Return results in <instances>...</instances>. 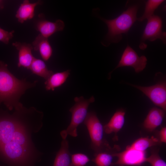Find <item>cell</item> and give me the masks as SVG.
Listing matches in <instances>:
<instances>
[{"label": "cell", "instance_id": "11", "mask_svg": "<svg viewBox=\"0 0 166 166\" xmlns=\"http://www.w3.org/2000/svg\"><path fill=\"white\" fill-rule=\"evenodd\" d=\"M12 45L18 51V67H23L29 69L35 57L32 53L33 49L32 45L30 44L17 42H13Z\"/></svg>", "mask_w": 166, "mask_h": 166}, {"label": "cell", "instance_id": "6", "mask_svg": "<svg viewBox=\"0 0 166 166\" xmlns=\"http://www.w3.org/2000/svg\"><path fill=\"white\" fill-rule=\"evenodd\" d=\"M147 20V24L140 39L139 48L143 50L146 49L147 45L145 42L147 40L153 42L159 39L165 45L166 33L162 30V18L160 16L154 14Z\"/></svg>", "mask_w": 166, "mask_h": 166}, {"label": "cell", "instance_id": "16", "mask_svg": "<svg viewBox=\"0 0 166 166\" xmlns=\"http://www.w3.org/2000/svg\"><path fill=\"white\" fill-rule=\"evenodd\" d=\"M72 154L69 150V144L66 139H62L61 146L57 152L53 166H70Z\"/></svg>", "mask_w": 166, "mask_h": 166}, {"label": "cell", "instance_id": "9", "mask_svg": "<svg viewBox=\"0 0 166 166\" xmlns=\"http://www.w3.org/2000/svg\"><path fill=\"white\" fill-rule=\"evenodd\" d=\"M113 157H116L117 161L112 165L139 166L145 162V152L134 149L126 148L120 152L113 153Z\"/></svg>", "mask_w": 166, "mask_h": 166}, {"label": "cell", "instance_id": "1", "mask_svg": "<svg viewBox=\"0 0 166 166\" xmlns=\"http://www.w3.org/2000/svg\"><path fill=\"white\" fill-rule=\"evenodd\" d=\"M43 113L23 105L0 115V155L13 166H27L40 153L32 136L42 128Z\"/></svg>", "mask_w": 166, "mask_h": 166}, {"label": "cell", "instance_id": "14", "mask_svg": "<svg viewBox=\"0 0 166 166\" xmlns=\"http://www.w3.org/2000/svg\"><path fill=\"white\" fill-rule=\"evenodd\" d=\"M32 45L34 50L39 52L44 61H48L51 57L53 53V49L48 38L39 34L33 42Z\"/></svg>", "mask_w": 166, "mask_h": 166}, {"label": "cell", "instance_id": "24", "mask_svg": "<svg viewBox=\"0 0 166 166\" xmlns=\"http://www.w3.org/2000/svg\"><path fill=\"white\" fill-rule=\"evenodd\" d=\"M14 32V30L8 32L0 27V41L6 44H8L13 37Z\"/></svg>", "mask_w": 166, "mask_h": 166}, {"label": "cell", "instance_id": "8", "mask_svg": "<svg viewBox=\"0 0 166 166\" xmlns=\"http://www.w3.org/2000/svg\"><path fill=\"white\" fill-rule=\"evenodd\" d=\"M147 61L145 56L139 57L134 50L128 45L124 50L118 64L113 70L120 67L131 66L134 68L136 73H139L145 68Z\"/></svg>", "mask_w": 166, "mask_h": 166}, {"label": "cell", "instance_id": "26", "mask_svg": "<svg viewBox=\"0 0 166 166\" xmlns=\"http://www.w3.org/2000/svg\"><path fill=\"white\" fill-rule=\"evenodd\" d=\"M4 3L2 0H0V9H2L4 8Z\"/></svg>", "mask_w": 166, "mask_h": 166}, {"label": "cell", "instance_id": "13", "mask_svg": "<svg viewBox=\"0 0 166 166\" xmlns=\"http://www.w3.org/2000/svg\"><path fill=\"white\" fill-rule=\"evenodd\" d=\"M42 3L43 2L40 0L32 3H30L29 0H24L19 6L15 15L18 22L23 23L25 21L32 19L34 15L36 7Z\"/></svg>", "mask_w": 166, "mask_h": 166}, {"label": "cell", "instance_id": "4", "mask_svg": "<svg viewBox=\"0 0 166 166\" xmlns=\"http://www.w3.org/2000/svg\"><path fill=\"white\" fill-rule=\"evenodd\" d=\"M74 100L75 104L69 110L72 114L70 123L65 130L60 133L62 139H66L68 135L74 137L77 136V128L84 121L88 113V107L95 101V99L93 96L88 99L81 96L75 97Z\"/></svg>", "mask_w": 166, "mask_h": 166}, {"label": "cell", "instance_id": "12", "mask_svg": "<svg viewBox=\"0 0 166 166\" xmlns=\"http://www.w3.org/2000/svg\"><path fill=\"white\" fill-rule=\"evenodd\" d=\"M165 111L156 107L151 109L144 122V127L149 132L153 131L162 123L164 117Z\"/></svg>", "mask_w": 166, "mask_h": 166}, {"label": "cell", "instance_id": "20", "mask_svg": "<svg viewBox=\"0 0 166 166\" xmlns=\"http://www.w3.org/2000/svg\"><path fill=\"white\" fill-rule=\"evenodd\" d=\"M111 151H104L94 154L92 161L96 166H110L112 165L113 156Z\"/></svg>", "mask_w": 166, "mask_h": 166}, {"label": "cell", "instance_id": "10", "mask_svg": "<svg viewBox=\"0 0 166 166\" xmlns=\"http://www.w3.org/2000/svg\"><path fill=\"white\" fill-rule=\"evenodd\" d=\"M39 17L40 19L36 24V28L43 36L48 38L55 33L63 30L65 25L62 20L57 19L55 22H52L46 20L43 14H40Z\"/></svg>", "mask_w": 166, "mask_h": 166}, {"label": "cell", "instance_id": "19", "mask_svg": "<svg viewBox=\"0 0 166 166\" xmlns=\"http://www.w3.org/2000/svg\"><path fill=\"white\" fill-rule=\"evenodd\" d=\"M160 143V142L159 140L153 136L151 137H141L136 140L131 145L128 146L126 148L144 152L148 148L157 145Z\"/></svg>", "mask_w": 166, "mask_h": 166}, {"label": "cell", "instance_id": "2", "mask_svg": "<svg viewBox=\"0 0 166 166\" xmlns=\"http://www.w3.org/2000/svg\"><path fill=\"white\" fill-rule=\"evenodd\" d=\"M7 65L0 61V104L3 103L10 111L18 109L23 105L19 102L21 96L28 89L33 88L38 82L20 80L10 73Z\"/></svg>", "mask_w": 166, "mask_h": 166}, {"label": "cell", "instance_id": "27", "mask_svg": "<svg viewBox=\"0 0 166 166\" xmlns=\"http://www.w3.org/2000/svg\"><path fill=\"white\" fill-rule=\"evenodd\" d=\"M120 166H124L123 165H120Z\"/></svg>", "mask_w": 166, "mask_h": 166}, {"label": "cell", "instance_id": "17", "mask_svg": "<svg viewBox=\"0 0 166 166\" xmlns=\"http://www.w3.org/2000/svg\"><path fill=\"white\" fill-rule=\"evenodd\" d=\"M71 70L53 73L45 82V89L47 91H54L55 89L62 85L70 74Z\"/></svg>", "mask_w": 166, "mask_h": 166}, {"label": "cell", "instance_id": "15", "mask_svg": "<svg viewBox=\"0 0 166 166\" xmlns=\"http://www.w3.org/2000/svg\"><path fill=\"white\" fill-rule=\"evenodd\" d=\"M125 115V112L123 110L116 111L109 122L103 126L104 131L107 134L114 132L116 136L124 125Z\"/></svg>", "mask_w": 166, "mask_h": 166}, {"label": "cell", "instance_id": "25", "mask_svg": "<svg viewBox=\"0 0 166 166\" xmlns=\"http://www.w3.org/2000/svg\"><path fill=\"white\" fill-rule=\"evenodd\" d=\"M159 141L160 143H166V128L162 127L159 132Z\"/></svg>", "mask_w": 166, "mask_h": 166}, {"label": "cell", "instance_id": "7", "mask_svg": "<svg viewBox=\"0 0 166 166\" xmlns=\"http://www.w3.org/2000/svg\"><path fill=\"white\" fill-rule=\"evenodd\" d=\"M129 85L142 92L155 105L166 111V83L165 81L160 82L149 86Z\"/></svg>", "mask_w": 166, "mask_h": 166}, {"label": "cell", "instance_id": "23", "mask_svg": "<svg viewBox=\"0 0 166 166\" xmlns=\"http://www.w3.org/2000/svg\"><path fill=\"white\" fill-rule=\"evenodd\" d=\"M145 162L149 163L151 166H166V162L156 152H152L149 157L146 158Z\"/></svg>", "mask_w": 166, "mask_h": 166}, {"label": "cell", "instance_id": "18", "mask_svg": "<svg viewBox=\"0 0 166 166\" xmlns=\"http://www.w3.org/2000/svg\"><path fill=\"white\" fill-rule=\"evenodd\" d=\"M32 73L44 78L45 81L53 73L49 69L45 62L34 57L29 68Z\"/></svg>", "mask_w": 166, "mask_h": 166}, {"label": "cell", "instance_id": "5", "mask_svg": "<svg viewBox=\"0 0 166 166\" xmlns=\"http://www.w3.org/2000/svg\"><path fill=\"white\" fill-rule=\"evenodd\" d=\"M83 123L89 132L91 148L95 153L111 150V148L104 138V127L94 112H88Z\"/></svg>", "mask_w": 166, "mask_h": 166}, {"label": "cell", "instance_id": "3", "mask_svg": "<svg viewBox=\"0 0 166 166\" xmlns=\"http://www.w3.org/2000/svg\"><path fill=\"white\" fill-rule=\"evenodd\" d=\"M128 8L117 18L107 19L97 14V17L107 26L108 32L101 42L104 46L107 47L112 43H118L122 38V34H127L137 20V13L140 5L138 3L130 4L127 2Z\"/></svg>", "mask_w": 166, "mask_h": 166}, {"label": "cell", "instance_id": "22", "mask_svg": "<svg viewBox=\"0 0 166 166\" xmlns=\"http://www.w3.org/2000/svg\"><path fill=\"white\" fill-rule=\"evenodd\" d=\"M90 161L89 157L82 153H76L72 155L70 166H85Z\"/></svg>", "mask_w": 166, "mask_h": 166}, {"label": "cell", "instance_id": "21", "mask_svg": "<svg viewBox=\"0 0 166 166\" xmlns=\"http://www.w3.org/2000/svg\"><path fill=\"white\" fill-rule=\"evenodd\" d=\"M165 1L164 0H148L145 3L144 13L142 16L138 18L137 20L140 22L147 19L154 15V12L158 6Z\"/></svg>", "mask_w": 166, "mask_h": 166}]
</instances>
